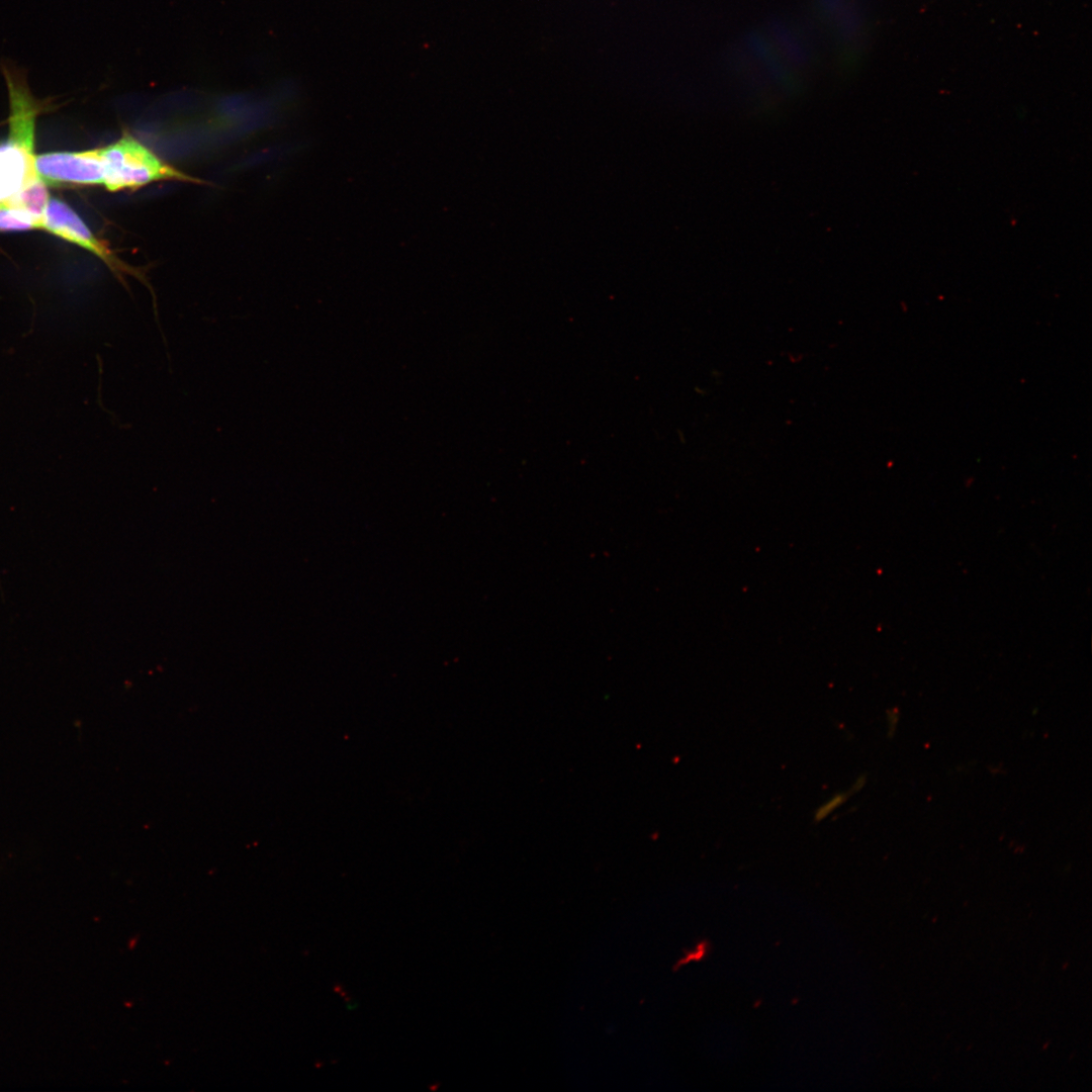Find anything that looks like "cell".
<instances>
[{"label": "cell", "instance_id": "1", "mask_svg": "<svg viewBox=\"0 0 1092 1092\" xmlns=\"http://www.w3.org/2000/svg\"><path fill=\"white\" fill-rule=\"evenodd\" d=\"M37 176L47 185H103L106 164L101 148L73 153L34 155Z\"/></svg>", "mask_w": 1092, "mask_h": 1092}, {"label": "cell", "instance_id": "2", "mask_svg": "<svg viewBox=\"0 0 1092 1092\" xmlns=\"http://www.w3.org/2000/svg\"><path fill=\"white\" fill-rule=\"evenodd\" d=\"M41 229L74 243L99 257L114 274L123 280V274L141 278L138 271L118 259L107 245L97 239L82 218L66 203L49 200Z\"/></svg>", "mask_w": 1092, "mask_h": 1092}, {"label": "cell", "instance_id": "3", "mask_svg": "<svg viewBox=\"0 0 1092 1092\" xmlns=\"http://www.w3.org/2000/svg\"><path fill=\"white\" fill-rule=\"evenodd\" d=\"M34 154L7 140L0 145V201L19 191L38 177L33 166Z\"/></svg>", "mask_w": 1092, "mask_h": 1092}, {"label": "cell", "instance_id": "4", "mask_svg": "<svg viewBox=\"0 0 1092 1092\" xmlns=\"http://www.w3.org/2000/svg\"><path fill=\"white\" fill-rule=\"evenodd\" d=\"M5 200L30 213L41 229L50 198L47 184L39 177L27 182L19 191Z\"/></svg>", "mask_w": 1092, "mask_h": 1092}, {"label": "cell", "instance_id": "5", "mask_svg": "<svg viewBox=\"0 0 1092 1092\" xmlns=\"http://www.w3.org/2000/svg\"><path fill=\"white\" fill-rule=\"evenodd\" d=\"M770 34L786 59L797 66L809 62V53L800 38L780 18H772L768 24Z\"/></svg>", "mask_w": 1092, "mask_h": 1092}, {"label": "cell", "instance_id": "6", "mask_svg": "<svg viewBox=\"0 0 1092 1092\" xmlns=\"http://www.w3.org/2000/svg\"><path fill=\"white\" fill-rule=\"evenodd\" d=\"M746 44L751 53L764 64L769 74L785 82L789 73L783 62L778 58L769 42L759 33L751 32L746 36Z\"/></svg>", "mask_w": 1092, "mask_h": 1092}, {"label": "cell", "instance_id": "7", "mask_svg": "<svg viewBox=\"0 0 1092 1092\" xmlns=\"http://www.w3.org/2000/svg\"><path fill=\"white\" fill-rule=\"evenodd\" d=\"M31 229H39V224L30 213L10 204L6 200L0 201V231H26Z\"/></svg>", "mask_w": 1092, "mask_h": 1092}, {"label": "cell", "instance_id": "8", "mask_svg": "<svg viewBox=\"0 0 1092 1092\" xmlns=\"http://www.w3.org/2000/svg\"><path fill=\"white\" fill-rule=\"evenodd\" d=\"M832 18L840 39L846 40L853 35L857 22L856 15L851 6L844 3Z\"/></svg>", "mask_w": 1092, "mask_h": 1092}, {"label": "cell", "instance_id": "9", "mask_svg": "<svg viewBox=\"0 0 1092 1092\" xmlns=\"http://www.w3.org/2000/svg\"><path fill=\"white\" fill-rule=\"evenodd\" d=\"M818 6L827 17H833L845 3L844 0H817Z\"/></svg>", "mask_w": 1092, "mask_h": 1092}, {"label": "cell", "instance_id": "10", "mask_svg": "<svg viewBox=\"0 0 1092 1092\" xmlns=\"http://www.w3.org/2000/svg\"><path fill=\"white\" fill-rule=\"evenodd\" d=\"M843 800H844V797H843L842 794L835 796L833 799H831L829 802H827L823 807H821L818 810V813L816 814V819L820 820V819L824 818L828 813H830L832 810H834V808L836 806L841 804L843 802Z\"/></svg>", "mask_w": 1092, "mask_h": 1092}]
</instances>
